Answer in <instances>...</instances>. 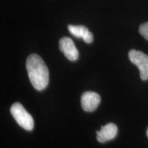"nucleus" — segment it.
<instances>
[{"instance_id":"6","label":"nucleus","mask_w":148,"mask_h":148,"mask_svg":"<svg viewBox=\"0 0 148 148\" xmlns=\"http://www.w3.org/2000/svg\"><path fill=\"white\" fill-rule=\"evenodd\" d=\"M117 131V127L114 123H107L101 126L100 130L97 131V139L99 143H105L113 139L116 136Z\"/></svg>"},{"instance_id":"5","label":"nucleus","mask_w":148,"mask_h":148,"mask_svg":"<svg viewBox=\"0 0 148 148\" xmlns=\"http://www.w3.org/2000/svg\"><path fill=\"white\" fill-rule=\"evenodd\" d=\"M101 97L98 93L92 91H86L81 97V105L86 112H92L100 103Z\"/></svg>"},{"instance_id":"9","label":"nucleus","mask_w":148,"mask_h":148,"mask_svg":"<svg viewBox=\"0 0 148 148\" xmlns=\"http://www.w3.org/2000/svg\"><path fill=\"white\" fill-rule=\"evenodd\" d=\"M147 137H148V127H147Z\"/></svg>"},{"instance_id":"8","label":"nucleus","mask_w":148,"mask_h":148,"mask_svg":"<svg viewBox=\"0 0 148 148\" xmlns=\"http://www.w3.org/2000/svg\"><path fill=\"white\" fill-rule=\"evenodd\" d=\"M139 33L146 40H148V22H146L140 25Z\"/></svg>"},{"instance_id":"3","label":"nucleus","mask_w":148,"mask_h":148,"mask_svg":"<svg viewBox=\"0 0 148 148\" xmlns=\"http://www.w3.org/2000/svg\"><path fill=\"white\" fill-rule=\"evenodd\" d=\"M128 57L131 62L139 69L142 80L148 79V56L140 51L132 49L129 51Z\"/></svg>"},{"instance_id":"4","label":"nucleus","mask_w":148,"mask_h":148,"mask_svg":"<svg viewBox=\"0 0 148 148\" xmlns=\"http://www.w3.org/2000/svg\"><path fill=\"white\" fill-rule=\"evenodd\" d=\"M60 50L64 53L68 60L75 61L79 57V52L71 38L63 37L59 40Z\"/></svg>"},{"instance_id":"7","label":"nucleus","mask_w":148,"mask_h":148,"mask_svg":"<svg viewBox=\"0 0 148 148\" xmlns=\"http://www.w3.org/2000/svg\"><path fill=\"white\" fill-rule=\"evenodd\" d=\"M70 33L77 38H82L86 43H90L93 40V35L84 25H68Z\"/></svg>"},{"instance_id":"1","label":"nucleus","mask_w":148,"mask_h":148,"mask_svg":"<svg viewBox=\"0 0 148 148\" xmlns=\"http://www.w3.org/2000/svg\"><path fill=\"white\" fill-rule=\"evenodd\" d=\"M26 69L31 84L37 90H42L49 83V70L38 55L32 53L27 57Z\"/></svg>"},{"instance_id":"2","label":"nucleus","mask_w":148,"mask_h":148,"mask_svg":"<svg viewBox=\"0 0 148 148\" xmlns=\"http://www.w3.org/2000/svg\"><path fill=\"white\" fill-rule=\"evenodd\" d=\"M10 112L20 126L27 131L32 130L34 128V119L21 103H13L10 108Z\"/></svg>"}]
</instances>
